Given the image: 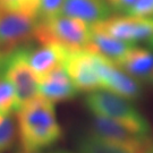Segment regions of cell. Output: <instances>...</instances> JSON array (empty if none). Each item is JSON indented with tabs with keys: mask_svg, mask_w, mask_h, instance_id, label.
Returning <instances> with one entry per match:
<instances>
[{
	"mask_svg": "<svg viewBox=\"0 0 153 153\" xmlns=\"http://www.w3.org/2000/svg\"><path fill=\"white\" fill-rule=\"evenodd\" d=\"M18 141L24 153H40L62 137L55 103L40 95L16 111Z\"/></svg>",
	"mask_w": 153,
	"mask_h": 153,
	"instance_id": "6da1fadb",
	"label": "cell"
},
{
	"mask_svg": "<svg viewBox=\"0 0 153 153\" xmlns=\"http://www.w3.org/2000/svg\"><path fill=\"white\" fill-rule=\"evenodd\" d=\"M92 35V25L83 19L58 15L48 21L39 19L33 42H56L69 51L86 49Z\"/></svg>",
	"mask_w": 153,
	"mask_h": 153,
	"instance_id": "7a4b0ae2",
	"label": "cell"
},
{
	"mask_svg": "<svg viewBox=\"0 0 153 153\" xmlns=\"http://www.w3.org/2000/svg\"><path fill=\"white\" fill-rule=\"evenodd\" d=\"M0 74L13 85L18 109L40 97V77L28 64L25 47L0 60Z\"/></svg>",
	"mask_w": 153,
	"mask_h": 153,
	"instance_id": "3957f363",
	"label": "cell"
},
{
	"mask_svg": "<svg viewBox=\"0 0 153 153\" xmlns=\"http://www.w3.org/2000/svg\"><path fill=\"white\" fill-rule=\"evenodd\" d=\"M39 18L0 5V60L33 42Z\"/></svg>",
	"mask_w": 153,
	"mask_h": 153,
	"instance_id": "277c9868",
	"label": "cell"
},
{
	"mask_svg": "<svg viewBox=\"0 0 153 153\" xmlns=\"http://www.w3.org/2000/svg\"><path fill=\"white\" fill-rule=\"evenodd\" d=\"M84 104L94 116H103L137 124L148 123L144 116L131 103V100L109 90L100 88L88 93L84 99Z\"/></svg>",
	"mask_w": 153,
	"mask_h": 153,
	"instance_id": "5b68a950",
	"label": "cell"
},
{
	"mask_svg": "<svg viewBox=\"0 0 153 153\" xmlns=\"http://www.w3.org/2000/svg\"><path fill=\"white\" fill-rule=\"evenodd\" d=\"M64 67L79 92L90 93L102 88L95 52L88 49L69 51Z\"/></svg>",
	"mask_w": 153,
	"mask_h": 153,
	"instance_id": "8992f818",
	"label": "cell"
},
{
	"mask_svg": "<svg viewBox=\"0 0 153 153\" xmlns=\"http://www.w3.org/2000/svg\"><path fill=\"white\" fill-rule=\"evenodd\" d=\"M92 25L119 40L134 44L140 41H149L153 36V18L131 15L112 16Z\"/></svg>",
	"mask_w": 153,
	"mask_h": 153,
	"instance_id": "52a82bcc",
	"label": "cell"
},
{
	"mask_svg": "<svg viewBox=\"0 0 153 153\" xmlns=\"http://www.w3.org/2000/svg\"><path fill=\"white\" fill-rule=\"evenodd\" d=\"M91 133L103 138L120 142H140L151 137V127L146 124L119 120L93 115Z\"/></svg>",
	"mask_w": 153,
	"mask_h": 153,
	"instance_id": "ba28073f",
	"label": "cell"
},
{
	"mask_svg": "<svg viewBox=\"0 0 153 153\" xmlns=\"http://www.w3.org/2000/svg\"><path fill=\"white\" fill-rule=\"evenodd\" d=\"M97 69L101 78L102 88L119 94L131 101L142 97L143 88L138 79L134 78L115 62L97 53Z\"/></svg>",
	"mask_w": 153,
	"mask_h": 153,
	"instance_id": "9c48e42d",
	"label": "cell"
},
{
	"mask_svg": "<svg viewBox=\"0 0 153 153\" xmlns=\"http://www.w3.org/2000/svg\"><path fill=\"white\" fill-rule=\"evenodd\" d=\"M25 53L33 71L42 78L56 68L64 67L69 50L56 42H32L25 47Z\"/></svg>",
	"mask_w": 153,
	"mask_h": 153,
	"instance_id": "30bf717a",
	"label": "cell"
},
{
	"mask_svg": "<svg viewBox=\"0 0 153 153\" xmlns=\"http://www.w3.org/2000/svg\"><path fill=\"white\" fill-rule=\"evenodd\" d=\"M76 145L78 153H153L152 137L140 142H120L90 133L78 137Z\"/></svg>",
	"mask_w": 153,
	"mask_h": 153,
	"instance_id": "8fae6325",
	"label": "cell"
},
{
	"mask_svg": "<svg viewBox=\"0 0 153 153\" xmlns=\"http://www.w3.org/2000/svg\"><path fill=\"white\" fill-rule=\"evenodd\" d=\"M78 92L65 67L56 68L40 78V94L53 103L73 100L77 97Z\"/></svg>",
	"mask_w": 153,
	"mask_h": 153,
	"instance_id": "7c38bea8",
	"label": "cell"
},
{
	"mask_svg": "<svg viewBox=\"0 0 153 153\" xmlns=\"http://www.w3.org/2000/svg\"><path fill=\"white\" fill-rule=\"evenodd\" d=\"M111 8L105 0H65L61 14L95 24L107 19Z\"/></svg>",
	"mask_w": 153,
	"mask_h": 153,
	"instance_id": "4fadbf2b",
	"label": "cell"
},
{
	"mask_svg": "<svg viewBox=\"0 0 153 153\" xmlns=\"http://www.w3.org/2000/svg\"><path fill=\"white\" fill-rule=\"evenodd\" d=\"M133 47L134 43L119 40L92 25V35L86 49L98 55L103 56L104 58L109 59L112 62H117Z\"/></svg>",
	"mask_w": 153,
	"mask_h": 153,
	"instance_id": "5bb4252c",
	"label": "cell"
},
{
	"mask_svg": "<svg viewBox=\"0 0 153 153\" xmlns=\"http://www.w3.org/2000/svg\"><path fill=\"white\" fill-rule=\"evenodd\" d=\"M115 64L138 81H149L153 73V52L134 45Z\"/></svg>",
	"mask_w": 153,
	"mask_h": 153,
	"instance_id": "9a60e30c",
	"label": "cell"
},
{
	"mask_svg": "<svg viewBox=\"0 0 153 153\" xmlns=\"http://www.w3.org/2000/svg\"><path fill=\"white\" fill-rule=\"evenodd\" d=\"M18 140L17 121L11 114L0 112V153L10 151Z\"/></svg>",
	"mask_w": 153,
	"mask_h": 153,
	"instance_id": "2e32d148",
	"label": "cell"
},
{
	"mask_svg": "<svg viewBox=\"0 0 153 153\" xmlns=\"http://www.w3.org/2000/svg\"><path fill=\"white\" fill-rule=\"evenodd\" d=\"M18 101L15 90L10 83L0 74V112L16 114Z\"/></svg>",
	"mask_w": 153,
	"mask_h": 153,
	"instance_id": "e0dca14e",
	"label": "cell"
},
{
	"mask_svg": "<svg viewBox=\"0 0 153 153\" xmlns=\"http://www.w3.org/2000/svg\"><path fill=\"white\" fill-rule=\"evenodd\" d=\"M41 0H0V5L7 9L21 11L38 17Z\"/></svg>",
	"mask_w": 153,
	"mask_h": 153,
	"instance_id": "ac0fdd59",
	"label": "cell"
},
{
	"mask_svg": "<svg viewBox=\"0 0 153 153\" xmlns=\"http://www.w3.org/2000/svg\"><path fill=\"white\" fill-rule=\"evenodd\" d=\"M65 0H41L38 18L40 21H48L61 14Z\"/></svg>",
	"mask_w": 153,
	"mask_h": 153,
	"instance_id": "d6986e66",
	"label": "cell"
},
{
	"mask_svg": "<svg viewBox=\"0 0 153 153\" xmlns=\"http://www.w3.org/2000/svg\"><path fill=\"white\" fill-rule=\"evenodd\" d=\"M127 15L136 17H153V0H136L135 4L126 13Z\"/></svg>",
	"mask_w": 153,
	"mask_h": 153,
	"instance_id": "ffe728a7",
	"label": "cell"
},
{
	"mask_svg": "<svg viewBox=\"0 0 153 153\" xmlns=\"http://www.w3.org/2000/svg\"><path fill=\"white\" fill-rule=\"evenodd\" d=\"M105 1L112 10L127 13V10L135 4L136 0H105Z\"/></svg>",
	"mask_w": 153,
	"mask_h": 153,
	"instance_id": "44dd1931",
	"label": "cell"
},
{
	"mask_svg": "<svg viewBox=\"0 0 153 153\" xmlns=\"http://www.w3.org/2000/svg\"><path fill=\"white\" fill-rule=\"evenodd\" d=\"M40 153H73L69 151H64V150H57V151H50V152H40Z\"/></svg>",
	"mask_w": 153,
	"mask_h": 153,
	"instance_id": "7402d4cb",
	"label": "cell"
},
{
	"mask_svg": "<svg viewBox=\"0 0 153 153\" xmlns=\"http://www.w3.org/2000/svg\"><path fill=\"white\" fill-rule=\"evenodd\" d=\"M148 82L150 83V84H152V85H153V73H152V75H151V77L149 78V81H148Z\"/></svg>",
	"mask_w": 153,
	"mask_h": 153,
	"instance_id": "603a6c76",
	"label": "cell"
},
{
	"mask_svg": "<svg viewBox=\"0 0 153 153\" xmlns=\"http://www.w3.org/2000/svg\"><path fill=\"white\" fill-rule=\"evenodd\" d=\"M149 43H150V45H151V47L153 48V36L150 39V40H149Z\"/></svg>",
	"mask_w": 153,
	"mask_h": 153,
	"instance_id": "cb8c5ba5",
	"label": "cell"
},
{
	"mask_svg": "<svg viewBox=\"0 0 153 153\" xmlns=\"http://www.w3.org/2000/svg\"><path fill=\"white\" fill-rule=\"evenodd\" d=\"M18 153H24V152H22V151H19V152H18Z\"/></svg>",
	"mask_w": 153,
	"mask_h": 153,
	"instance_id": "d4e9b609",
	"label": "cell"
}]
</instances>
